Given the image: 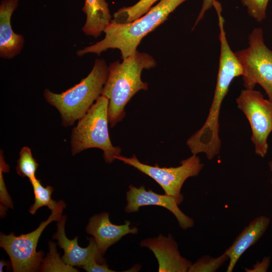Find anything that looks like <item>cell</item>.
<instances>
[{"label":"cell","mask_w":272,"mask_h":272,"mask_svg":"<svg viewBox=\"0 0 272 272\" xmlns=\"http://www.w3.org/2000/svg\"><path fill=\"white\" fill-rule=\"evenodd\" d=\"M187 0H160L144 15L129 23H116L111 22L105 28V37L94 44L77 51L82 56L94 53L99 55L108 49H118L122 59L133 55L142 39L149 33L163 23L169 15L180 5Z\"/></svg>","instance_id":"obj_1"},{"label":"cell","mask_w":272,"mask_h":272,"mask_svg":"<svg viewBox=\"0 0 272 272\" xmlns=\"http://www.w3.org/2000/svg\"><path fill=\"white\" fill-rule=\"evenodd\" d=\"M154 58L145 52H137L133 55L110 63L108 75L101 95L109 99L108 121L113 127L125 115L124 107L130 99L139 91H146L148 84L141 79L143 70L156 66Z\"/></svg>","instance_id":"obj_2"},{"label":"cell","mask_w":272,"mask_h":272,"mask_svg":"<svg viewBox=\"0 0 272 272\" xmlns=\"http://www.w3.org/2000/svg\"><path fill=\"white\" fill-rule=\"evenodd\" d=\"M108 72L109 66L105 60L98 58L89 75L65 91L57 94L45 89L44 97L59 111L63 126H71L85 115L101 95Z\"/></svg>","instance_id":"obj_3"},{"label":"cell","mask_w":272,"mask_h":272,"mask_svg":"<svg viewBox=\"0 0 272 272\" xmlns=\"http://www.w3.org/2000/svg\"><path fill=\"white\" fill-rule=\"evenodd\" d=\"M108 104L109 99L101 95L85 115L79 119L71 134L73 155L86 149L98 148L103 151L104 159L109 164L120 155V148L113 146L109 138Z\"/></svg>","instance_id":"obj_4"},{"label":"cell","mask_w":272,"mask_h":272,"mask_svg":"<svg viewBox=\"0 0 272 272\" xmlns=\"http://www.w3.org/2000/svg\"><path fill=\"white\" fill-rule=\"evenodd\" d=\"M248 39L246 48L235 52L243 69L244 87L254 89L259 85L272 101V50L265 44L260 28H254Z\"/></svg>","instance_id":"obj_5"},{"label":"cell","mask_w":272,"mask_h":272,"mask_svg":"<svg viewBox=\"0 0 272 272\" xmlns=\"http://www.w3.org/2000/svg\"><path fill=\"white\" fill-rule=\"evenodd\" d=\"M65 208V203L58 201L47 220L41 222L36 230L29 233L18 236L12 232L9 235L1 234L0 246L9 256L13 271L29 272L39 269L43 256L42 251H36L39 237L49 223L60 220Z\"/></svg>","instance_id":"obj_6"},{"label":"cell","mask_w":272,"mask_h":272,"mask_svg":"<svg viewBox=\"0 0 272 272\" xmlns=\"http://www.w3.org/2000/svg\"><path fill=\"white\" fill-rule=\"evenodd\" d=\"M115 159L122 161L141 172L149 176L163 188L165 193L175 197L180 205L183 200L181 193L182 186L185 180L190 177L197 176L204 166L198 157L192 155L182 160L180 165L176 167H160L157 164L151 166L141 162L136 156L130 158L121 155Z\"/></svg>","instance_id":"obj_7"},{"label":"cell","mask_w":272,"mask_h":272,"mask_svg":"<svg viewBox=\"0 0 272 272\" xmlns=\"http://www.w3.org/2000/svg\"><path fill=\"white\" fill-rule=\"evenodd\" d=\"M236 102L250 124L256 154L264 158L268 148V137L272 132V101L264 98L259 91L245 89Z\"/></svg>","instance_id":"obj_8"},{"label":"cell","mask_w":272,"mask_h":272,"mask_svg":"<svg viewBox=\"0 0 272 272\" xmlns=\"http://www.w3.org/2000/svg\"><path fill=\"white\" fill-rule=\"evenodd\" d=\"M128 187L129 190L126 192L127 203L124 208L127 213L137 212L143 206H158L170 211L182 229L186 230L193 226V220L181 211L175 197L166 193L160 194L151 189L147 190L144 185L138 188L130 185Z\"/></svg>","instance_id":"obj_9"},{"label":"cell","mask_w":272,"mask_h":272,"mask_svg":"<svg viewBox=\"0 0 272 272\" xmlns=\"http://www.w3.org/2000/svg\"><path fill=\"white\" fill-rule=\"evenodd\" d=\"M140 245L153 252L158 260L159 272H187L192 264L181 255L170 234L167 237L161 234L157 237L144 239Z\"/></svg>","instance_id":"obj_10"},{"label":"cell","mask_w":272,"mask_h":272,"mask_svg":"<svg viewBox=\"0 0 272 272\" xmlns=\"http://www.w3.org/2000/svg\"><path fill=\"white\" fill-rule=\"evenodd\" d=\"M109 216V213L106 212L95 215L90 219L86 227V232L93 236L102 256L110 246L122 237L138 232L136 227H130V221H125L123 225H115L110 222Z\"/></svg>","instance_id":"obj_11"},{"label":"cell","mask_w":272,"mask_h":272,"mask_svg":"<svg viewBox=\"0 0 272 272\" xmlns=\"http://www.w3.org/2000/svg\"><path fill=\"white\" fill-rule=\"evenodd\" d=\"M66 220L65 216H62L57 223V230L53 238L57 239L59 246L64 251L62 257L63 261L71 266H83L94 260L103 262V256L98 251L94 237L89 239V244L86 248L80 247L78 243V237L73 240L67 238L65 234L64 226Z\"/></svg>","instance_id":"obj_12"},{"label":"cell","mask_w":272,"mask_h":272,"mask_svg":"<svg viewBox=\"0 0 272 272\" xmlns=\"http://www.w3.org/2000/svg\"><path fill=\"white\" fill-rule=\"evenodd\" d=\"M19 0H3L0 5V56L4 59H12L19 54L24 44L23 36L15 33L11 24Z\"/></svg>","instance_id":"obj_13"},{"label":"cell","mask_w":272,"mask_h":272,"mask_svg":"<svg viewBox=\"0 0 272 272\" xmlns=\"http://www.w3.org/2000/svg\"><path fill=\"white\" fill-rule=\"evenodd\" d=\"M270 223V219L265 216L255 218L250 221L236 238L233 244L224 252L229 257L226 271H233L237 262L250 247L262 237Z\"/></svg>","instance_id":"obj_14"},{"label":"cell","mask_w":272,"mask_h":272,"mask_svg":"<svg viewBox=\"0 0 272 272\" xmlns=\"http://www.w3.org/2000/svg\"><path fill=\"white\" fill-rule=\"evenodd\" d=\"M82 11L86 15L82 31L86 35L97 38L112 20L107 3L105 0H85Z\"/></svg>","instance_id":"obj_15"},{"label":"cell","mask_w":272,"mask_h":272,"mask_svg":"<svg viewBox=\"0 0 272 272\" xmlns=\"http://www.w3.org/2000/svg\"><path fill=\"white\" fill-rule=\"evenodd\" d=\"M159 0H140L135 4L128 7H123L113 14L111 22L116 23H126L132 22L147 13L153 5Z\"/></svg>","instance_id":"obj_16"},{"label":"cell","mask_w":272,"mask_h":272,"mask_svg":"<svg viewBox=\"0 0 272 272\" xmlns=\"http://www.w3.org/2000/svg\"><path fill=\"white\" fill-rule=\"evenodd\" d=\"M29 181L33 186L34 194V203L30 207L29 213L34 215L38 209L44 206L47 207L51 211L55 209L58 201L51 198L53 187L51 186H43L36 177Z\"/></svg>","instance_id":"obj_17"},{"label":"cell","mask_w":272,"mask_h":272,"mask_svg":"<svg viewBox=\"0 0 272 272\" xmlns=\"http://www.w3.org/2000/svg\"><path fill=\"white\" fill-rule=\"evenodd\" d=\"M49 252L46 258L43 260L39 270L41 271H71L76 272L78 270L65 263L59 255L57 253L56 244L52 242H49Z\"/></svg>","instance_id":"obj_18"},{"label":"cell","mask_w":272,"mask_h":272,"mask_svg":"<svg viewBox=\"0 0 272 272\" xmlns=\"http://www.w3.org/2000/svg\"><path fill=\"white\" fill-rule=\"evenodd\" d=\"M38 166V164L33 158L31 149L26 146L23 147L17 161V173L20 176L26 177L30 180L36 177L35 173Z\"/></svg>","instance_id":"obj_19"},{"label":"cell","mask_w":272,"mask_h":272,"mask_svg":"<svg viewBox=\"0 0 272 272\" xmlns=\"http://www.w3.org/2000/svg\"><path fill=\"white\" fill-rule=\"evenodd\" d=\"M229 259V256L225 252L217 257L205 255L192 263L188 272H214Z\"/></svg>","instance_id":"obj_20"},{"label":"cell","mask_w":272,"mask_h":272,"mask_svg":"<svg viewBox=\"0 0 272 272\" xmlns=\"http://www.w3.org/2000/svg\"><path fill=\"white\" fill-rule=\"evenodd\" d=\"M269 0H242V4L246 7L249 16L258 22L266 18V11Z\"/></svg>","instance_id":"obj_21"},{"label":"cell","mask_w":272,"mask_h":272,"mask_svg":"<svg viewBox=\"0 0 272 272\" xmlns=\"http://www.w3.org/2000/svg\"><path fill=\"white\" fill-rule=\"evenodd\" d=\"M9 167L4 161L3 153L1 152V170H0V180H1V202L5 208H13V203L10 196H9L4 183L3 177V172H8Z\"/></svg>","instance_id":"obj_22"},{"label":"cell","mask_w":272,"mask_h":272,"mask_svg":"<svg viewBox=\"0 0 272 272\" xmlns=\"http://www.w3.org/2000/svg\"><path fill=\"white\" fill-rule=\"evenodd\" d=\"M88 272H114L108 268L105 263H99L96 260H94L87 265L82 267Z\"/></svg>","instance_id":"obj_23"},{"label":"cell","mask_w":272,"mask_h":272,"mask_svg":"<svg viewBox=\"0 0 272 272\" xmlns=\"http://www.w3.org/2000/svg\"><path fill=\"white\" fill-rule=\"evenodd\" d=\"M270 264V257H264L261 262L257 261L251 269L245 268L246 272H265L267 271Z\"/></svg>","instance_id":"obj_24"},{"label":"cell","mask_w":272,"mask_h":272,"mask_svg":"<svg viewBox=\"0 0 272 272\" xmlns=\"http://www.w3.org/2000/svg\"><path fill=\"white\" fill-rule=\"evenodd\" d=\"M217 3L216 0H202V7L200 11L198 14V15L195 22L194 25L193 26L192 30L196 27L198 22L202 20L205 13L212 8V6H214Z\"/></svg>","instance_id":"obj_25"},{"label":"cell","mask_w":272,"mask_h":272,"mask_svg":"<svg viewBox=\"0 0 272 272\" xmlns=\"http://www.w3.org/2000/svg\"><path fill=\"white\" fill-rule=\"evenodd\" d=\"M7 265V262L6 263V261L2 260L0 262V271H3V268L4 266Z\"/></svg>","instance_id":"obj_26"},{"label":"cell","mask_w":272,"mask_h":272,"mask_svg":"<svg viewBox=\"0 0 272 272\" xmlns=\"http://www.w3.org/2000/svg\"><path fill=\"white\" fill-rule=\"evenodd\" d=\"M268 166H269V169L272 173V161H269ZM270 183H271V184L272 185V178L270 180Z\"/></svg>","instance_id":"obj_27"}]
</instances>
